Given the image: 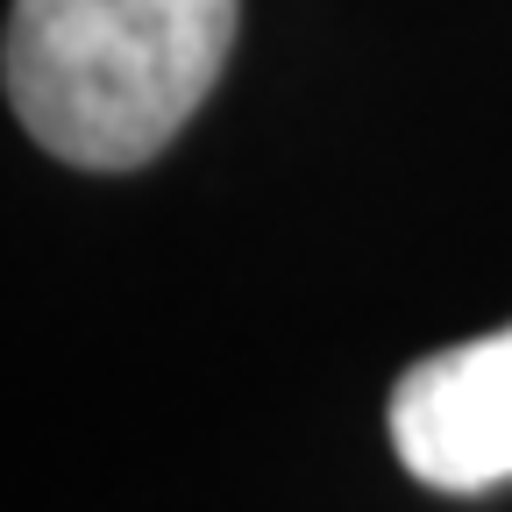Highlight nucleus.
Wrapping results in <instances>:
<instances>
[{
    "instance_id": "f257e3e1",
    "label": "nucleus",
    "mask_w": 512,
    "mask_h": 512,
    "mask_svg": "<svg viewBox=\"0 0 512 512\" xmlns=\"http://www.w3.org/2000/svg\"><path fill=\"white\" fill-rule=\"evenodd\" d=\"M235 0H15L0 79L29 136L79 171H136L200 114Z\"/></svg>"
},
{
    "instance_id": "f03ea898",
    "label": "nucleus",
    "mask_w": 512,
    "mask_h": 512,
    "mask_svg": "<svg viewBox=\"0 0 512 512\" xmlns=\"http://www.w3.org/2000/svg\"><path fill=\"white\" fill-rule=\"evenodd\" d=\"M384 427L427 491L477 498L512 484V328L420 356L392 384Z\"/></svg>"
}]
</instances>
